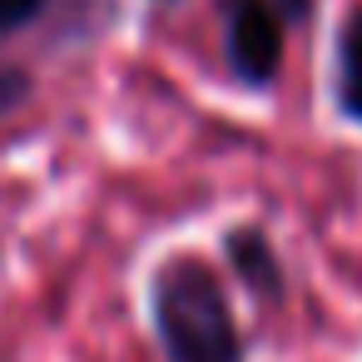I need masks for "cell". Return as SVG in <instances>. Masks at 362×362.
<instances>
[{
	"label": "cell",
	"instance_id": "2",
	"mask_svg": "<svg viewBox=\"0 0 362 362\" xmlns=\"http://www.w3.org/2000/svg\"><path fill=\"white\" fill-rule=\"evenodd\" d=\"M223 50L243 85H273L283 70V16L268 0H223Z\"/></svg>",
	"mask_w": 362,
	"mask_h": 362
},
{
	"label": "cell",
	"instance_id": "1",
	"mask_svg": "<svg viewBox=\"0 0 362 362\" xmlns=\"http://www.w3.org/2000/svg\"><path fill=\"white\" fill-rule=\"evenodd\" d=\"M154 327L169 362H238L243 357V337L233 327L228 298L218 278L194 258H174L159 268Z\"/></svg>",
	"mask_w": 362,
	"mask_h": 362
},
{
	"label": "cell",
	"instance_id": "6",
	"mask_svg": "<svg viewBox=\"0 0 362 362\" xmlns=\"http://www.w3.org/2000/svg\"><path fill=\"white\" fill-rule=\"evenodd\" d=\"M268 6H273L283 21H303V16H308V0H268Z\"/></svg>",
	"mask_w": 362,
	"mask_h": 362
},
{
	"label": "cell",
	"instance_id": "5",
	"mask_svg": "<svg viewBox=\"0 0 362 362\" xmlns=\"http://www.w3.org/2000/svg\"><path fill=\"white\" fill-rule=\"evenodd\" d=\"M40 6H45V0H0V30H16V25L35 21Z\"/></svg>",
	"mask_w": 362,
	"mask_h": 362
},
{
	"label": "cell",
	"instance_id": "3",
	"mask_svg": "<svg viewBox=\"0 0 362 362\" xmlns=\"http://www.w3.org/2000/svg\"><path fill=\"white\" fill-rule=\"evenodd\" d=\"M228 263H233L238 283H248L258 298L283 293V268H278V258H273V248L263 243L258 228H233L228 233Z\"/></svg>",
	"mask_w": 362,
	"mask_h": 362
},
{
	"label": "cell",
	"instance_id": "4",
	"mask_svg": "<svg viewBox=\"0 0 362 362\" xmlns=\"http://www.w3.org/2000/svg\"><path fill=\"white\" fill-rule=\"evenodd\" d=\"M337 100H342V115L362 124V6L347 11L337 30Z\"/></svg>",
	"mask_w": 362,
	"mask_h": 362
}]
</instances>
